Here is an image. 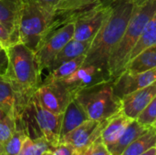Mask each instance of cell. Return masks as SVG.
Instances as JSON below:
<instances>
[{
	"mask_svg": "<svg viewBox=\"0 0 156 155\" xmlns=\"http://www.w3.org/2000/svg\"><path fill=\"white\" fill-rule=\"evenodd\" d=\"M133 7V0H113L112 2L111 8L86 53L82 66H95L108 75L110 57L125 32Z\"/></svg>",
	"mask_w": 156,
	"mask_h": 155,
	"instance_id": "obj_1",
	"label": "cell"
},
{
	"mask_svg": "<svg viewBox=\"0 0 156 155\" xmlns=\"http://www.w3.org/2000/svg\"><path fill=\"white\" fill-rule=\"evenodd\" d=\"M8 65L5 76L10 81L18 100V120L41 85V69L33 49L21 42L6 48Z\"/></svg>",
	"mask_w": 156,
	"mask_h": 155,
	"instance_id": "obj_2",
	"label": "cell"
},
{
	"mask_svg": "<svg viewBox=\"0 0 156 155\" xmlns=\"http://www.w3.org/2000/svg\"><path fill=\"white\" fill-rule=\"evenodd\" d=\"M156 12V0H145L142 3H134L133 11L125 32L112 53L108 62V75L114 80L122 72L130 60L131 54L138 43L147 23Z\"/></svg>",
	"mask_w": 156,
	"mask_h": 155,
	"instance_id": "obj_3",
	"label": "cell"
},
{
	"mask_svg": "<svg viewBox=\"0 0 156 155\" xmlns=\"http://www.w3.org/2000/svg\"><path fill=\"white\" fill-rule=\"evenodd\" d=\"M112 79L103 80L77 91L75 99L90 120L108 121L122 111L121 100L113 93Z\"/></svg>",
	"mask_w": 156,
	"mask_h": 155,
	"instance_id": "obj_4",
	"label": "cell"
},
{
	"mask_svg": "<svg viewBox=\"0 0 156 155\" xmlns=\"http://www.w3.org/2000/svg\"><path fill=\"white\" fill-rule=\"evenodd\" d=\"M55 13L33 0H23L19 22V42L36 51L50 31Z\"/></svg>",
	"mask_w": 156,
	"mask_h": 155,
	"instance_id": "obj_5",
	"label": "cell"
},
{
	"mask_svg": "<svg viewBox=\"0 0 156 155\" xmlns=\"http://www.w3.org/2000/svg\"><path fill=\"white\" fill-rule=\"evenodd\" d=\"M74 30V21H69L58 26L56 28L48 32L35 51L41 71L48 69L57 54L70 39L73 38Z\"/></svg>",
	"mask_w": 156,
	"mask_h": 155,
	"instance_id": "obj_6",
	"label": "cell"
},
{
	"mask_svg": "<svg viewBox=\"0 0 156 155\" xmlns=\"http://www.w3.org/2000/svg\"><path fill=\"white\" fill-rule=\"evenodd\" d=\"M38 103L46 110L63 114L68 104L75 98L74 91L61 81L41 83L35 92Z\"/></svg>",
	"mask_w": 156,
	"mask_h": 155,
	"instance_id": "obj_7",
	"label": "cell"
},
{
	"mask_svg": "<svg viewBox=\"0 0 156 155\" xmlns=\"http://www.w3.org/2000/svg\"><path fill=\"white\" fill-rule=\"evenodd\" d=\"M32 108L34 117L39 132L44 139L53 148L60 143V131L63 114H55L43 108L37 98L32 97Z\"/></svg>",
	"mask_w": 156,
	"mask_h": 155,
	"instance_id": "obj_8",
	"label": "cell"
},
{
	"mask_svg": "<svg viewBox=\"0 0 156 155\" xmlns=\"http://www.w3.org/2000/svg\"><path fill=\"white\" fill-rule=\"evenodd\" d=\"M107 121L88 120L60 139V143L72 145L79 153L85 151L92 143L101 137Z\"/></svg>",
	"mask_w": 156,
	"mask_h": 155,
	"instance_id": "obj_9",
	"label": "cell"
},
{
	"mask_svg": "<svg viewBox=\"0 0 156 155\" xmlns=\"http://www.w3.org/2000/svg\"><path fill=\"white\" fill-rule=\"evenodd\" d=\"M154 81H156V69L142 73H130L124 71L113 80V93L121 100L124 96L145 88Z\"/></svg>",
	"mask_w": 156,
	"mask_h": 155,
	"instance_id": "obj_10",
	"label": "cell"
},
{
	"mask_svg": "<svg viewBox=\"0 0 156 155\" xmlns=\"http://www.w3.org/2000/svg\"><path fill=\"white\" fill-rule=\"evenodd\" d=\"M156 95V81L151 85L133 91L121 99L122 112L132 120H137Z\"/></svg>",
	"mask_w": 156,
	"mask_h": 155,
	"instance_id": "obj_11",
	"label": "cell"
},
{
	"mask_svg": "<svg viewBox=\"0 0 156 155\" xmlns=\"http://www.w3.org/2000/svg\"><path fill=\"white\" fill-rule=\"evenodd\" d=\"M111 79L108 75L98 69L95 66H81L70 76L63 80H60L69 86L76 94L80 90L91 86L95 83Z\"/></svg>",
	"mask_w": 156,
	"mask_h": 155,
	"instance_id": "obj_12",
	"label": "cell"
},
{
	"mask_svg": "<svg viewBox=\"0 0 156 155\" xmlns=\"http://www.w3.org/2000/svg\"><path fill=\"white\" fill-rule=\"evenodd\" d=\"M23 0H0V23L10 33L15 44L19 42V22Z\"/></svg>",
	"mask_w": 156,
	"mask_h": 155,
	"instance_id": "obj_13",
	"label": "cell"
},
{
	"mask_svg": "<svg viewBox=\"0 0 156 155\" xmlns=\"http://www.w3.org/2000/svg\"><path fill=\"white\" fill-rule=\"evenodd\" d=\"M88 120L90 119L87 113L79 103V101L75 98H73L68 104L63 113L60 139Z\"/></svg>",
	"mask_w": 156,
	"mask_h": 155,
	"instance_id": "obj_14",
	"label": "cell"
},
{
	"mask_svg": "<svg viewBox=\"0 0 156 155\" xmlns=\"http://www.w3.org/2000/svg\"><path fill=\"white\" fill-rule=\"evenodd\" d=\"M92 40H86V41H80L77 39H70L62 48L61 50L57 54L53 61L51 62L48 71L58 68L64 62H67L69 60L74 59L80 56L86 55L87 51L90 48V46L91 44Z\"/></svg>",
	"mask_w": 156,
	"mask_h": 155,
	"instance_id": "obj_15",
	"label": "cell"
},
{
	"mask_svg": "<svg viewBox=\"0 0 156 155\" xmlns=\"http://www.w3.org/2000/svg\"><path fill=\"white\" fill-rule=\"evenodd\" d=\"M132 121V119L125 116L122 111L107 121L101 132V138L108 149L118 141Z\"/></svg>",
	"mask_w": 156,
	"mask_h": 155,
	"instance_id": "obj_16",
	"label": "cell"
},
{
	"mask_svg": "<svg viewBox=\"0 0 156 155\" xmlns=\"http://www.w3.org/2000/svg\"><path fill=\"white\" fill-rule=\"evenodd\" d=\"M150 127L141 124L137 120H133L118 141L108 150L112 155H122L125 149L133 143L136 139L144 134Z\"/></svg>",
	"mask_w": 156,
	"mask_h": 155,
	"instance_id": "obj_17",
	"label": "cell"
},
{
	"mask_svg": "<svg viewBox=\"0 0 156 155\" xmlns=\"http://www.w3.org/2000/svg\"><path fill=\"white\" fill-rule=\"evenodd\" d=\"M0 108L10 117H18V100L10 81L5 75H0Z\"/></svg>",
	"mask_w": 156,
	"mask_h": 155,
	"instance_id": "obj_18",
	"label": "cell"
},
{
	"mask_svg": "<svg viewBox=\"0 0 156 155\" xmlns=\"http://www.w3.org/2000/svg\"><path fill=\"white\" fill-rule=\"evenodd\" d=\"M156 69V45L146 48L128 62L125 71L142 73Z\"/></svg>",
	"mask_w": 156,
	"mask_h": 155,
	"instance_id": "obj_19",
	"label": "cell"
},
{
	"mask_svg": "<svg viewBox=\"0 0 156 155\" xmlns=\"http://www.w3.org/2000/svg\"><path fill=\"white\" fill-rule=\"evenodd\" d=\"M86 55L80 56L74 59L64 62L58 68L48 71V75L44 79L43 83L53 82V81H60L70 76L73 72H75L79 68H80L85 60Z\"/></svg>",
	"mask_w": 156,
	"mask_h": 155,
	"instance_id": "obj_20",
	"label": "cell"
},
{
	"mask_svg": "<svg viewBox=\"0 0 156 155\" xmlns=\"http://www.w3.org/2000/svg\"><path fill=\"white\" fill-rule=\"evenodd\" d=\"M156 144V129L153 126L149 130L131 143L122 155H141Z\"/></svg>",
	"mask_w": 156,
	"mask_h": 155,
	"instance_id": "obj_21",
	"label": "cell"
},
{
	"mask_svg": "<svg viewBox=\"0 0 156 155\" xmlns=\"http://www.w3.org/2000/svg\"><path fill=\"white\" fill-rule=\"evenodd\" d=\"M154 45H156V12L147 23L138 43L136 44L131 54L130 59H132L133 57H135L146 48H149Z\"/></svg>",
	"mask_w": 156,
	"mask_h": 155,
	"instance_id": "obj_22",
	"label": "cell"
},
{
	"mask_svg": "<svg viewBox=\"0 0 156 155\" xmlns=\"http://www.w3.org/2000/svg\"><path fill=\"white\" fill-rule=\"evenodd\" d=\"M51 149L52 147L44 137L31 139L27 136L24 141L19 155H42L48 151H51Z\"/></svg>",
	"mask_w": 156,
	"mask_h": 155,
	"instance_id": "obj_23",
	"label": "cell"
},
{
	"mask_svg": "<svg viewBox=\"0 0 156 155\" xmlns=\"http://www.w3.org/2000/svg\"><path fill=\"white\" fill-rule=\"evenodd\" d=\"M27 137V135L25 130L22 127L16 125L14 134L3 146L2 155H19L24 141Z\"/></svg>",
	"mask_w": 156,
	"mask_h": 155,
	"instance_id": "obj_24",
	"label": "cell"
},
{
	"mask_svg": "<svg viewBox=\"0 0 156 155\" xmlns=\"http://www.w3.org/2000/svg\"><path fill=\"white\" fill-rule=\"evenodd\" d=\"M102 0H60L56 12L71 13L91 7Z\"/></svg>",
	"mask_w": 156,
	"mask_h": 155,
	"instance_id": "obj_25",
	"label": "cell"
},
{
	"mask_svg": "<svg viewBox=\"0 0 156 155\" xmlns=\"http://www.w3.org/2000/svg\"><path fill=\"white\" fill-rule=\"evenodd\" d=\"M137 121L141 124L147 127H151L154 125V123L156 122V95L139 115Z\"/></svg>",
	"mask_w": 156,
	"mask_h": 155,
	"instance_id": "obj_26",
	"label": "cell"
},
{
	"mask_svg": "<svg viewBox=\"0 0 156 155\" xmlns=\"http://www.w3.org/2000/svg\"><path fill=\"white\" fill-rule=\"evenodd\" d=\"M16 120L11 117L0 122V145L2 147L12 137L16 131Z\"/></svg>",
	"mask_w": 156,
	"mask_h": 155,
	"instance_id": "obj_27",
	"label": "cell"
},
{
	"mask_svg": "<svg viewBox=\"0 0 156 155\" xmlns=\"http://www.w3.org/2000/svg\"><path fill=\"white\" fill-rule=\"evenodd\" d=\"M83 155H112L108 148L103 143L101 138H98L94 143H92L85 151L82 152Z\"/></svg>",
	"mask_w": 156,
	"mask_h": 155,
	"instance_id": "obj_28",
	"label": "cell"
},
{
	"mask_svg": "<svg viewBox=\"0 0 156 155\" xmlns=\"http://www.w3.org/2000/svg\"><path fill=\"white\" fill-rule=\"evenodd\" d=\"M53 155H79V152L67 143H59L51 149Z\"/></svg>",
	"mask_w": 156,
	"mask_h": 155,
	"instance_id": "obj_29",
	"label": "cell"
},
{
	"mask_svg": "<svg viewBox=\"0 0 156 155\" xmlns=\"http://www.w3.org/2000/svg\"><path fill=\"white\" fill-rule=\"evenodd\" d=\"M0 43L5 47V49L11 45L15 44L10 33L1 23H0Z\"/></svg>",
	"mask_w": 156,
	"mask_h": 155,
	"instance_id": "obj_30",
	"label": "cell"
},
{
	"mask_svg": "<svg viewBox=\"0 0 156 155\" xmlns=\"http://www.w3.org/2000/svg\"><path fill=\"white\" fill-rule=\"evenodd\" d=\"M33 1L52 12H56L57 6L60 2V0H33Z\"/></svg>",
	"mask_w": 156,
	"mask_h": 155,
	"instance_id": "obj_31",
	"label": "cell"
},
{
	"mask_svg": "<svg viewBox=\"0 0 156 155\" xmlns=\"http://www.w3.org/2000/svg\"><path fill=\"white\" fill-rule=\"evenodd\" d=\"M8 65V58L6 49L0 50V75H5L7 69Z\"/></svg>",
	"mask_w": 156,
	"mask_h": 155,
	"instance_id": "obj_32",
	"label": "cell"
},
{
	"mask_svg": "<svg viewBox=\"0 0 156 155\" xmlns=\"http://www.w3.org/2000/svg\"><path fill=\"white\" fill-rule=\"evenodd\" d=\"M8 117H10L3 109H1L0 108V122H2V121H4V120H5L6 118H8ZM12 118V117H11Z\"/></svg>",
	"mask_w": 156,
	"mask_h": 155,
	"instance_id": "obj_33",
	"label": "cell"
},
{
	"mask_svg": "<svg viewBox=\"0 0 156 155\" xmlns=\"http://www.w3.org/2000/svg\"><path fill=\"white\" fill-rule=\"evenodd\" d=\"M141 155H156V148L154 147H152L151 149H149L148 151H146L145 153H142Z\"/></svg>",
	"mask_w": 156,
	"mask_h": 155,
	"instance_id": "obj_34",
	"label": "cell"
},
{
	"mask_svg": "<svg viewBox=\"0 0 156 155\" xmlns=\"http://www.w3.org/2000/svg\"><path fill=\"white\" fill-rule=\"evenodd\" d=\"M42 155H53V153H52V152H51V151H48V152L44 153Z\"/></svg>",
	"mask_w": 156,
	"mask_h": 155,
	"instance_id": "obj_35",
	"label": "cell"
},
{
	"mask_svg": "<svg viewBox=\"0 0 156 155\" xmlns=\"http://www.w3.org/2000/svg\"><path fill=\"white\" fill-rule=\"evenodd\" d=\"M134 3H142V2H144L145 0H133Z\"/></svg>",
	"mask_w": 156,
	"mask_h": 155,
	"instance_id": "obj_36",
	"label": "cell"
},
{
	"mask_svg": "<svg viewBox=\"0 0 156 155\" xmlns=\"http://www.w3.org/2000/svg\"><path fill=\"white\" fill-rule=\"evenodd\" d=\"M2 49H5V47L0 43V50H2Z\"/></svg>",
	"mask_w": 156,
	"mask_h": 155,
	"instance_id": "obj_37",
	"label": "cell"
},
{
	"mask_svg": "<svg viewBox=\"0 0 156 155\" xmlns=\"http://www.w3.org/2000/svg\"><path fill=\"white\" fill-rule=\"evenodd\" d=\"M2 150H3V147L0 145V155H2Z\"/></svg>",
	"mask_w": 156,
	"mask_h": 155,
	"instance_id": "obj_38",
	"label": "cell"
},
{
	"mask_svg": "<svg viewBox=\"0 0 156 155\" xmlns=\"http://www.w3.org/2000/svg\"><path fill=\"white\" fill-rule=\"evenodd\" d=\"M153 127L154 128V129H156V122L154 123V125H153Z\"/></svg>",
	"mask_w": 156,
	"mask_h": 155,
	"instance_id": "obj_39",
	"label": "cell"
},
{
	"mask_svg": "<svg viewBox=\"0 0 156 155\" xmlns=\"http://www.w3.org/2000/svg\"><path fill=\"white\" fill-rule=\"evenodd\" d=\"M79 155H83V154H82V153H79Z\"/></svg>",
	"mask_w": 156,
	"mask_h": 155,
	"instance_id": "obj_40",
	"label": "cell"
},
{
	"mask_svg": "<svg viewBox=\"0 0 156 155\" xmlns=\"http://www.w3.org/2000/svg\"><path fill=\"white\" fill-rule=\"evenodd\" d=\"M155 148H156V144H155Z\"/></svg>",
	"mask_w": 156,
	"mask_h": 155,
	"instance_id": "obj_41",
	"label": "cell"
}]
</instances>
